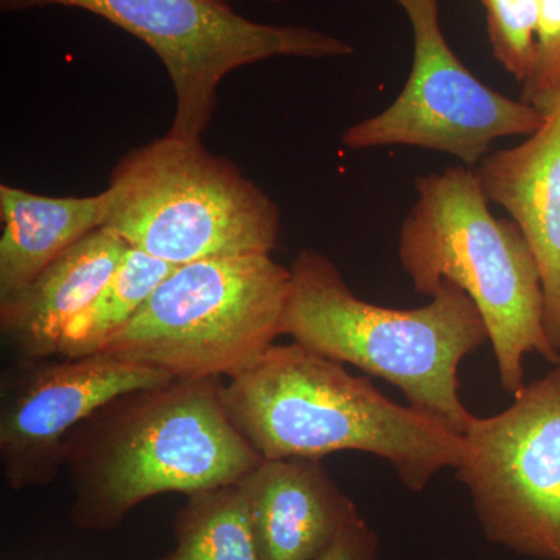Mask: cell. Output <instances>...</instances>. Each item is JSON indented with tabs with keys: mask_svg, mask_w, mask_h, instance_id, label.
<instances>
[{
	"mask_svg": "<svg viewBox=\"0 0 560 560\" xmlns=\"http://www.w3.org/2000/svg\"><path fill=\"white\" fill-rule=\"evenodd\" d=\"M156 560H261L238 485L187 497L175 522V547Z\"/></svg>",
	"mask_w": 560,
	"mask_h": 560,
	"instance_id": "2e32d148",
	"label": "cell"
},
{
	"mask_svg": "<svg viewBox=\"0 0 560 560\" xmlns=\"http://www.w3.org/2000/svg\"><path fill=\"white\" fill-rule=\"evenodd\" d=\"M441 560H448V559H441Z\"/></svg>",
	"mask_w": 560,
	"mask_h": 560,
	"instance_id": "44dd1931",
	"label": "cell"
},
{
	"mask_svg": "<svg viewBox=\"0 0 560 560\" xmlns=\"http://www.w3.org/2000/svg\"><path fill=\"white\" fill-rule=\"evenodd\" d=\"M521 101L548 114L560 101V0H540L536 49Z\"/></svg>",
	"mask_w": 560,
	"mask_h": 560,
	"instance_id": "ac0fdd59",
	"label": "cell"
},
{
	"mask_svg": "<svg viewBox=\"0 0 560 560\" xmlns=\"http://www.w3.org/2000/svg\"><path fill=\"white\" fill-rule=\"evenodd\" d=\"M412 31V68L388 108L342 135L349 150L415 147L475 167L497 140L534 135L547 114L478 80L456 57L440 21V0H393Z\"/></svg>",
	"mask_w": 560,
	"mask_h": 560,
	"instance_id": "9c48e42d",
	"label": "cell"
},
{
	"mask_svg": "<svg viewBox=\"0 0 560 560\" xmlns=\"http://www.w3.org/2000/svg\"><path fill=\"white\" fill-rule=\"evenodd\" d=\"M415 189L400 228L401 268L420 294L433 296L444 280L466 291L488 327L501 386L515 396L525 388L526 355L560 361L545 331L544 289L529 243L514 220L490 212L466 165L419 176Z\"/></svg>",
	"mask_w": 560,
	"mask_h": 560,
	"instance_id": "277c9868",
	"label": "cell"
},
{
	"mask_svg": "<svg viewBox=\"0 0 560 560\" xmlns=\"http://www.w3.org/2000/svg\"><path fill=\"white\" fill-rule=\"evenodd\" d=\"M237 485L261 560H316L361 518L320 459H264Z\"/></svg>",
	"mask_w": 560,
	"mask_h": 560,
	"instance_id": "8fae6325",
	"label": "cell"
},
{
	"mask_svg": "<svg viewBox=\"0 0 560 560\" xmlns=\"http://www.w3.org/2000/svg\"><path fill=\"white\" fill-rule=\"evenodd\" d=\"M456 478L469 490L486 539L539 560H560V361L510 408L471 418Z\"/></svg>",
	"mask_w": 560,
	"mask_h": 560,
	"instance_id": "ba28073f",
	"label": "cell"
},
{
	"mask_svg": "<svg viewBox=\"0 0 560 560\" xmlns=\"http://www.w3.org/2000/svg\"><path fill=\"white\" fill-rule=\"evenodd\" d=\"M486 10L493 58L515 80L528 77L536 49L540 0H478Z\"/></svg>",
	"mask_w": 560,
	"mask_h": 560,
	"instance_id": "e0dca14e",
	"label": "cell"
},
{
	"mask_svg": "<svg viewBox=\"0 0 560 560\" xmlns=\"http://www.w3.org/2000/svg\"><path fill=\"white\" fill-rule=\"evenodd\" d=\"M176 381L154 368L95 355L20 360L2 377L0 466L13 490L39 488L65 469L66 442L106 404Z\"/></svg>",
	"mask_w": 560,
	"mask_h": 560,
	"instance_id": "30bf717a",
	"label": "cell"
},
{
	"mask_svg": "<svg viewBox=\"0 0 560 560\" xmlns=\"http://www.w3.org/2000/svg\"><path fill=\"white\" fill-rule=\"evenodd\" d=\"M221 378H176L117 397L70 434L77 528L108 530L161 493L237 485L261 456L228 418Z\"/></svg>",
	"mask_w": 560,
	"mask_h": 560,
	"instance_id": "6da1fadb",
	"label": "cell"
},
{
	"mask_svg": "<svg viewBox=\"0 0 560 560\" xmlns=\"http://www.w3.org/2000/svg\"><path fill=\"white\" fill-rule=\"evenodd\" d=\"M175 268L176 265L128 246L119 267L97 296L69 320L58 355L80 359L101 353Z\"/></svg>",
	"mask_w": 560,
	"mask_h": 560,
	"instance_id": "9a60e30c",
	"label": "cell"
},
{
	"mask_svg": "<svg viewBox=\"0 0 560 560\" xmlns=\"http://www.w3.org/2000/svg\"><path fill=\"white\" fill-rule=\"evenodd\" d=\"M128 246L108 228L70 246L31 282L0 301L2 340L20 360L57 357L69 320L97 296Z\"/></svg>",
	"mask_w": 560,
	"mask_h": 560,
	"instance_id": "4fadbf2b",
	"label": "cell"
},
{
	"mask_svg": "<svg viewBox=\"0 0 560 560\" xmlns=\"http://www.w3.org/2000/svg\"><path fill=\"white\" fill-rule=\"evenodd\" d=\"M265 2L279 3L283 2V0H265Z\"/></svg>",
	"mask_w": 560,
	"mask_h": 560,
	"instance_id": "ffe728a7",
	"label": "cell"
},
{
	"mask_svg": "<svg viewBox=\"0 0 560 560\" xmlns=\"http://www.w3.org/2000/svg\"><path fill=\"white\" fill-rule=\"evenodd\" d=\"M223 404L232 425L264 459L370 453L412 492H422L440 471L458 469L469 453L460 434L298 342L272 345L249 370L223 383Z\"/></svg>",
	"mask_w": 560,
	"mask_h": 560,
	"instance_id": "7a4b0ae2",
	"label": "cell"
},
{
	"mask_svg": "<svg viewBox=\"0 0 560 560\" xmlns=\"http://www.w3.org/2000/svg\"><path fill=\"white\" fill-rule=\"evenodd\" d=\"M475 175L529 243L544 289L545 331L560 353V101L539 130L512 149L490 151Z\"/></svg>",
	"mask_w": 560,
	"mask_h": 560,
	"instance_id": "7c38bea8",
	"label": "cell"
},
{
	"mask_svg": "<svg viewBox=\"0 0 560 560\" xmlns=\"http://www.w3.org/2000/svg\"><path fill=\"white\" fill-rule=\"evenodd\" d=\"M290 287L271 254L180 265L101 353L187 381L235 377L282 335Z\"/></svg>",
	"mask_w": 560,
	"mask_h": 560,
	"instance_id": "8992f818",
	"label": "cell"
},
{
	"mask_svg": "<svg viewBox=\"0 0 560 560\" xmlns=\"http://www.w3.org/2000/svg\"><path fill=\"white\" fill-rule=\"evenodd\" d=\"M378 547L381 540L377 534L360 518L342 529L316 560H383L378 555Z\"/></svg>",
	"mask_w": 560,
	"mask_h": 560,
	"instance_id": "d6986e66",
	"label": "cell"
},
{
	"mask_svg": "<svg viewBox=\"0 0 560 560\" xmlns=\"http://www.w3.org/2000/svg\"><path fill=\"white\" fill-rule=\"evenodd\" d=\"M109 189L92 197H44L0 184V301L31 282L50 261L105 226Z\"/></svg>",
	"mask_w": 560,
	"mask_h": 560,
	"instance_id": "5bb4252c",
	"label": "cell"
},
{
	"mask_svg": "<svg viewBox=\"0 0 560 560\" xmlns=\"http://www.w3.org/2000/svg\"><path fill=\"white\" fill-rule=\"evenodd\" d=\"M282 335L397 386L412 410L464 436L474 415L459 396V364L489 341L475 302L444 280L411 311L355 296L337 265L315 249L291 261Z\"/></svg>",
	"mask_w": 560,
	"mask_h": 560,
	"instance_id": "3957f363",
	"label": "cell"
},
{
	"mask_svg": "<svg viewBox=\"0 0 560 560\" xmlns=\"http://www.w3.org/2000/svg\"><path fill=\"white\" fill-rule=\"evenodd\" d=\"M46 7L90 11L156 54L175 90L168 130L175 138L201 140L221 81L234 70L278 57L329 60L355 51L352 44L305 25L246 20L224 0H0L3 13Z\"/></svg>",
	"mask_w": 560,
	"mask_h": 560,
	"instance_id": "52a82bcc",
	"label": "cell"
},
{
	"mask_svg": "<svg viewBox=\"0 0 560 560\" xmlns=\"http://www.w3.org/2000/svg\"><path fill=\"white\" fill-rule=\"evenodd\" d=\"M108 189L113 202L103 228L176 267L278 248L279 206L201 140L167 132L128 151Z\"/></svg>",
	"mask_w": 560,
	"mask_h": 560,
	"instance_id": "5b68a950",
	"label": "cell"
}]
</instances>
